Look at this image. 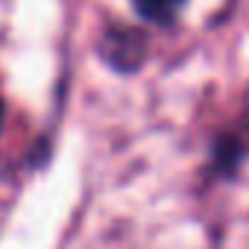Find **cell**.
<instances>
[{
  "instance_id": "obj_1",
  "label": "cell",
  "mask_w": 249,
  "mask_h": 249,
  "mask_svg": "<svg viewBox=\"0 0 249 249\" xmlns=\"http://www.w3.org/2000/svg\"><path fill=\"white\" fill-rule=\"evenodd\" d=\"M147 53V36L129 27H117L106 36L103 44V56L117 68V71H135L144 62Z\"/></svg>"
},
{
  "instance_id": "obj_2",
  "label": "cell",
  "mask_w": 249,
  "mask_h": 249,
  "mask_svg": "<svg viewBox=\"0 0 249 249\" xmlns=\"http://www.w3.org/2000/svg\"><path fill=\"white\" fill-rule=\"evenodd\" d=\"M141 18L153 21V24H170L176 18V12L185 6V0H132Z\"/></svg>"
},
{
  "instance_id": "obj_3",
  "label": "cell",
  "mask_w": 249,
  "mask_h": 249,
  "mask_svg": "<svg viewBox=\"0 0 249 249\" xmlns=\"http://www.w3.org/2000/svg\"><path fill=\"white\" fill-rule=\"evenodd\" d=\"M237 161H240V144H237L234 138H223V141L217 144V167L231 170Z\"/></svg>"
},
{
  "instance_id": "obj_4",
  "label": "cell",
  "mask_w": 249,
  "mask_h": 249,
  "mask_svg": "<svg viewBox=\"0 0 249 249\" xmlns=\"http://www.w3.org/2000/svg\"><path fill=\"white\" fill-rule=\"evenodd\" d=\"M0 126H3V100H0Z\"/></svg>"
}]
</instances>
